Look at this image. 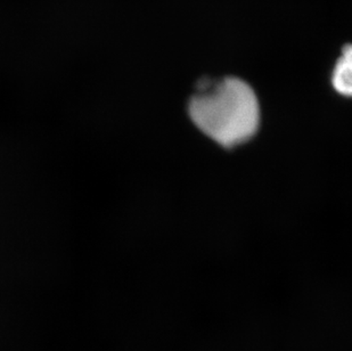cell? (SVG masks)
I'll return each instance as SVG.
<instances>
[{
  "label": "cell",
  "mask_w": 352,
  "mask_h": 351,
  "mask_svg": "<svg viewBox=\"0 0 352 351\" xmlns=\"http://www.w3.org/2000/svg\"><path fill=\"white\" fill-rule=\"evenodd\" d=\"M188 114L199 131L228 149L251 140L261 123L256 92L239 76L201 80L188 102Z\"/></svg>",
  "instance_id": "6da1fadb"
},
{
  "label": "cell",
  "mask_w": 352,
  "mask_h": 351,
  "mask_svg": "<svg viewBox=\"0 0 352 351\" xmlns=\"http://www.w3.org/2000/svg\"><path fill=\"white\" fill-rule=\"evenodd\" d=\"M331 85L341 96L352 98V43L341 50L331 72Z\"/></svg>",
  "instance_id": "7a4b0ae2"
}]
</instances>
